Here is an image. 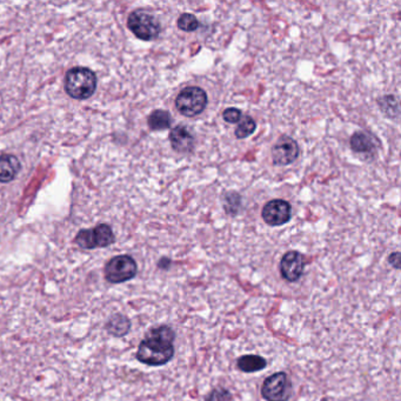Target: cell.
Listing matches in <instances>:
<instances>
[{
  "instance_id": "6da1fadb",
  "label": "cell",
  "mask_w": 401,
  "mask_h": 401,
  "mask_svg": "<svg viewBox=\"0 0 401 401\" xmlns=\"http://www.w3.org/2000/svg\"><path fill=\"white\" fill-rule=\"evenodd\" d=\"M176 332L167 325L153 327L139 344L135 358L147 366H164L174 356Z\"/></svg>"
},
{
  "instance_id": "7a4b0ae2",
  "label": "cell",
  "mask_w": 401,
  "mask_h": 401,
  "mask_svg": "<svg viewBox=\"0 0 401 401\" xmlns=\"http://www.w3.org/2000/svg\"><path fill=\"white\" fill-rule=\"evenodd\" d=\"M97 78L86 68H71L65 78V91L70 97L78 100L90 98L96 92Z\"/></svg>"
},
{
  "instance_id": "3957f363",
  "label": "cell",
  "mask_w": 401,
  "mask_h": 401,
  "mask_svg": "<svg viewBox=\"0 0 401 401\" xmlns=\"http://www.w3.org/2000/svg\"><path fill=\"white\" fill-rule=\"evenodd\" d=\"M138 273V265L131 255H121L109 259L104 267V277L109 284L116 285L130 282Z\"/></svg>"
},
{
  "instance_id": "277c9868",
  "label": "cell",
  "mask_w": 401,
  "mask_h": 401,
  "mask_svg": "<svg viewBox=\"0 0 401 401\" xmlns=\"http://www.w3.org/2000/svg\"><path fill=\"white\" fill-rule=\"evenodd\" d=\"M128 27L135 37L150 42L159 37L162 27L154 15L145 10H135L128 15Z\"/></svg>"
},
{
  "instance_id": "5b68a950",
  "label": "cell",
  "mask_w": 401,
  "mask_h": 401,
  "mask_svg": "<svg viewBox=\"0 0 401 401\" xmlns=\"http://www.w3.org/2000/svg\"><path fill=\"white\" fill-rule=\"evenodd\" d=\"M207 94L202 87L188 86L181 91L176 99V107L183 116H199L206 109Z\"/></svg>"
},
{
  "instance_id": "8992f818",
  "label": "cell",
  "mask_w": 401,
  "mask_h": 401,
  "mask_svg": "<svg viewBox=\"0 0 401 401\" xmlns=\"http://www.w3.org/2000/svg\"><path fill=\"white\" fill-rule=\"evenodd\" d=\"M292 393V383L286 372L267 377L262 386V397L266 401H289Z\"/></svg>"
},
{
  "instance_id": "52a82bcc",
  "label": "cell",
  "mask_w": 401,
  "mask_h": 401,
  "mask_svg": "<svg viewBox=\"0 0 401 401\" xmlns=\"http://www.w3.org/2000/svg\"><path fill=\"white\" fill-rule=\"evenodd\" d=\"M75 244L84 250L107 248L114 243V233L109 225L102 224L91 229H82L75 236Z\"/></svg>"
},
{
  "instance_id": "ba28073f",
  "label": "cell",
  "mask_w": 401,
  "mask_h": 401,
  "mask_svg": "<svg viewBox=\"0 0 401 401\" xmlns=\"http://www.w3.org/2000/svg\"><path fill=\"white\" fill-rule=\"evenodd\" d=\"M264 222L270 226L285 225L289 222L292 215V207L286 200L282 199H274L271 200L264 206L263 212Z\"/></svg>"
},
{
  "instance_id": "9c48e42d",
  "label": "cell",
  "mask_w": 401,
  "mask_h": 401,
  "mask_svg": "<svg viewBox=\"0 0 401 401\" xmlns=\"http://www.w3.org/2000/svg\"><path fill=\"white\" fill-rule=\"evenodd\" d=\"M299 156V146L294 139L284 135L278 139L277 144L272 150V159L274 165L287 166L293 164Z\"/></svg>"
},
{
  "instance_id": "30bf717a",
  "label": "cell",
  "mask_w": 401,
  "mask_h": 401,
  "mask_svg": "<svg viewBox=\"0 0 401 401\" xmlns=\"http://www.w3.org/2000/svg\"><path fill=\"white\" fill-rule=\"evenodd\" d=\"M280 273L286 282H296L304 274V255L298 251H289L280 260Z\"/></svg>"
},
{
  "instance_id": "8fae6325",
  "label": "cell",
  "mask_w": 401,
  "mask_h": 401,
  "mask_svg": "<svg viewBox=\"0 0 401 401\" xmlns=\"http://www.w3.org/2000/svg\"><path fill=\"white\" fill-rule=\"evenodd\" d=\"M169 142L173 150L179 153H188L195 149V137L184 125H178L169 133Z\"/></svg>"
},
{
  "instance_id": "7c38bea8",
  "label": "cell",
  "mask_w": 401,
  "mask_h": 401,
  "mask_svg": "<svg viewBox=\"0 0 401 401\" xmlns=\"http://www.w3.org/2000/svg\"><path fill=\"white\" fill-rule=\"evenodd\" d=\"M351 149L356 153L373 154L377 152L379 144L378 139L368 132H356L351 137Z\"/></svg>"
},
{
  "instance_id": "4fadbf2b",
  "label": "cell",
  "mask_w": 401,
  "mask_h": 401,
  "mask_svg": "<svg viewBox=\"0 0 401 401\" xmlns=\"http://www.w3.org/2000/svg\"><path fill=\"white\" fill-rule=\"evenodd\" d=\"M131 320L128 319V315L116 313V315H111L109 320L106 321L105 330L113 337L121 338L128 334V332L131 331Z\"/></svg>"
},
{
  "instance_id": "5bb4252c",
  "label": "cell",
  "mask_w": 401,
  "mask_h": 401,
  "mask_svg": "<svg viewBox=\"0 0 401 401\" xmlns=\"http://www.w3.org/2000/svg\"><path fill=\"white\" fill-rule=\"evenodd\" d=\"M20 171V162L18 158L11 154L0 156V181L8 183L15 179Z\"/></svg>"
},
{
  "instance_id": "9a60e30c",
  "label": "cell",
  "mask_w": 401,
  "mask_h": 401,
  "mask_svg": "<svg viewBox=\"0 0 401 401\" xmlns=\"http://www.w3.org/2000/svg\"><path fill=\"white\" fill-rule=\"evenodd\" d=\"M236 366L244 373H255V372L265 370L267 368V361L263 356L246 354V356L238 358Z\"/></svg>"
},
{
  "instance_id": "2e32d148",
  "label": "cell",
  "mask_w": 401,
  "mask_h": 401,
  "mask_svg": "<svg viewBox=\"0 0 401 401\" xmlns=\"http://www.w3.org/2000/svg\"><path fill=\"white\" fill-rule=\"evenodd\" d=\"M147 123H149L151 130L162 131V130L169 128V126L172 124V116L167 111L157 109V111H153V112L151 113Z\"/></svg>"
},
{
  "instance_id": "e0dca14e",
  "label": "cell",
  "mask_w": 401,
  "mask_h": 401,
  "mask_svg": "<svg viewBox=\"0 0 401 401\" xmlns=\"http://www.w3.org/2000/svg\"><path fill=\"white\" fill-rule=\"evenodd\" d=\"M257 124L251 116H243L236 128V137L238 139H245L255 131Z\"/></svg>"
},
{
  "instance_id": "ac0fdd59",
  "label": "cell",
  "mask_w": 401,
  "mask_h": 401,
  "mask_svg": "<svg viewBox=\"0 0 401 401\" xmlns=\"http://www.w3.org/2000/svg\"><path fill=\"white\" fill-rule=\"evenodd\" d=\"M176 24L180 30L185 31V32H193V31L198 30L199 27L198 19L191 13H184L180 15Z\"/></svg>"
},
{
  "instance_id": "d6986e66",
  "label": "cell",
  "mask_w": 401,
  "mask_h": 401,
  "mask_svg": "<svg viewBox=\"0 0 401 401\" xmlns=\"http://www.w3.org/2000/svg\"><path fill=\"white\" fill-rule=\"evenodd\" d=\"M206 401H233V395L229 390L217 387L207 395Z\"/></svg>"
},
{
  "instance_id": "ffe728a7",
  "label": "cell",
  "mask_w": 401,
  "mask_h": 401,
  "mask_svg": "<svg viewBox=\"0 0 401 401\" xmlns=\"http://www.w3.org/2000/svg\"><path fill=\"white\" fill-rule=\"evenodd\" d=\"M241 116H243V113H241L240 109H236V107H229V109H226L225 111L222 112V118H224L226 123H229V124L239 123Z\"/></svg>"
},
{
  "instance_id": "44dd1931",
  "label": "cell",
  "mask_w": 401,
  "mask_h": 401,
  "mask_svg": "<svg viewBox=\"0 0 401 401\" xmlns=\"http://www.w3.org/2000/svg\"><path fill=\"white\" fill-rule=\"evenodd\" d=\"M238 200H240V197L236 195V193H234V192H229V195H226L225 204H224V205H225V211L227 213H229L231 206H233L232 214L236 213V211L239 209V205L234 204V202H238Z\"/></svg>"
},
{
  "instance_id": "7402d4cb",
  "label": "cell",
  "mask_w": 401,
  "mask_h": 401,
  "mask_svg": "<svg viewBox=\"0 0 401 401\" xmlns=\"http://www.w3.org/2000/svg\"><path fill=\"white\" fill-rule=\"evenodd\" d=\"M388 263L394 267L399 270L400 268V253L399 252H393L392 255L388 257Z\"/></svg>"
},
{
  "instance_id": "603a6c76",
  "label": "cell",
  "mask_w": 401,
  "mask_h": 401,
  "mask_svg": "<svg viewBox=\"0 0 401 401\" xmlns=\"http://www.w3.org/2000/svg\"><path fill=\"white\" fill-rule=\"evenodd\" d=\"M169 265H171V260L167 258H162V260L159 262V264H158V266L160 267V268H162V270H167V268L169 267Z\"/></svg>"
}]
</instances>
